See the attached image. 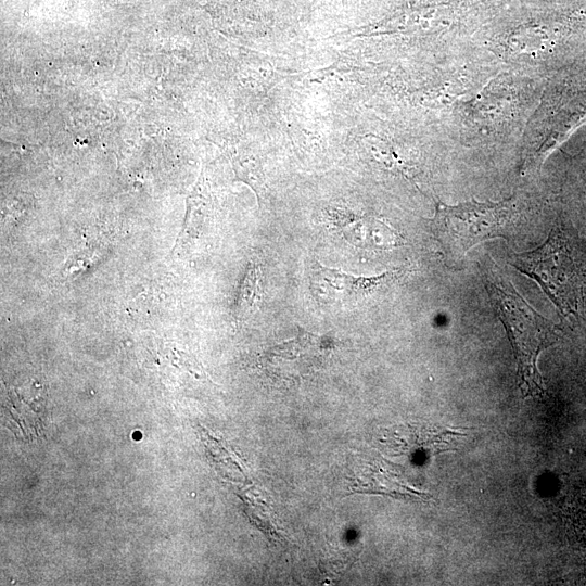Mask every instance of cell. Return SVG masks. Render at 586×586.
<instances>
[{
    "instance_id": "cell-1",
    "label": "cell",
    "mask_w": 586,
    "mask_h": 586,
    "mask_svg": "<svg viewBox=\"0 0 586 586\" xmlns=\"http://www.w3.org/2000/svg\"><path fill=\"white\" fill-rule=\"evenodd\" d=\"M486 289L512 345L521 395L542 396L545 386L537 361L539 354L557 341L556 326L539 315L510 281L491 278Z\"/></svg>"
},
{
    "instance_id": "cell-2",
    "label": "cell",
    "mask_w": 586,
    "mask_h": 586,
    "mask_svg": "<svg viewBox=\"0 0 586 586\" xmlns=\"http://www.w3.org/2000/svg\"><path fill=\"white\" fill-rule=\"evenodd\" d=\"M513 200H476L456 205L437 203L430 229L448 264H458L479 243L495 238L509 239L517 220Z\"/></svg>"
},
{
    "instance_id": "cell-3",
    "label": "cell",
    "mask_w": 586,
    "mask_h": 586,
    "mask_svg": "<svg viewBox=\"0 0 586 586\" xmlns=\"http://www.w3.org/2000/svg\"><path fill=\"white\" fill-rule=\"evenodd\" d=\"M568 231L556 227L538 247L512 255L510 264L535 280L564 315H576L585 283V268Z\"/></svg>"
},
{
    "instance_id": "cell-4",
    "label": "cell",
    "mask_w": 586,
    "mask_h": 586,
    "mask_svg": "<svg viewBox=\"0 0 586 586\" xmlns=\"http://www.w3.org/2000/svg\"><path fill=\"white\" fill-rule=\"evenodd\" d=\"M404 275L394 269L379 276H354L316 262L310 272V286L317 300L326 304L356 302L386 289Z\"/></svg>"
},
{
    "instance_id": "cell-5",
    "label": "cell",
    "mask_w": 586,
    "mask_h": 586,
    "mask_svg": "<svg viewBox=\"0 0 586 586\" xmlns=\"http://www.w3.org/2000/svg\"><path fill=\"white\" fill-rule=\"evenodd\" d=\"M463 435L453 429L444 426L413 428L408 435L398 437L400 448L407 454H434L449 450L455 437Z\"/></svg>"
},
{
    "instance_id": "cell-6",
    "label": "cell",
    "mask_w": 586,
    "mask_h": 586,
    "mask_svg": "<svg viewBox=\"0 0 586 586\" xmlns=\"http://www.w3.org/2000/svg\"><path fill=\"white\" fill-rule=\"evenodd\" d=\"M263 297L262 269L250 263L242 278L233 308L234 320H247L259 307Z\"/></svg>"
}]
</instances>
